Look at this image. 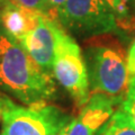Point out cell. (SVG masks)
<instances>
[{
	"label": "cell",
	"mask_w": 135,
	"mask_h": 135,
	"mask_svg": "<svg viewBox=\"0 0 135 135\" xmlns=\"http://www.w3.org/2000/svg\"><path fill=\"white\" fill-rule=\"evenodd\" d=\"M54 80L0 26V89L25 106L44 105L56 94Z\"/></svg>",
	"instance_id": "1"
},
{
	"label": "cell",
	"mask_w": 135,
	"mask_h": 135,
	"mask_svg": "<svg viewBox=\"0 0 135 135\" xmlns=\"http://www.w3.org/2000/svg\"><path fill=\"white\" fill-rule=\"evenodd\" d=\"M125 49L109 34L91 37L84 49L90 91L124 98L132 77Z\"/></svg>",
	"instance_id": "2"
},
{
	"label": "cell",
	"mask_w": 135,
	"mask_h": 135,
	"mask_svg": "<svg viewBox=\"0 0 135 135\" xmlns=\"http://www.w3.org/2000/svg\"><path fill=\"white\" fill-rule=\"evenodd\" d=\"M55 49L53 77L62 86L78 107H82L90 97L87 63L75 38L57 22L54 25Z\"/></svg>",
	"instance_id": "3"
},
{
	"label": "cell",
	"mask_w": 135,
	"mask_h": 135,
	"mask_svg": "<svg viewBox=\"0 0 135 135\" xmlns=\"http://www.w3.org/2000/svg\"><path fill=\"white\" fill-rule=\"evenodd\" d=\"M1 135H54L72 119L53 105L22 106L2 98Z\"/></svg>",
	"instance_id": "4"
},
{
	"label": "cell",
	"mask_w": 135,
	"mask_h": 135,
	"mask_svg": "<svg viewBox=\"0 0 135 135\" xmlns=\"http://www.w3.org/2000/svg\"><path fill=\"white\" fill-rule=\"evenodd\" d=\"M57 23L72 36L91 38L117 31L115 16L104 0H66Z\"/></svg>",
	"instance_id": "5"
},
{
	"label": "cell",
	"mask_w": 135,
	"mask_h": 135,
	"mask_svg": "<svg viewBox=\"0 0 135 135\" xmlns=\"http://www.w3.org/2000/svg\"><path fill=\"white\" fill-rule=\"evenodd\" d=\"M124 98L101 92H92L81 107L79 116L72 119L69 135H97L120 106Z\"/></svg>",
	"instance_id": "6"
},
{
	"label": "cell",
	"mask_w": 135,
	"mask_h": 135,
	"mask_svg": "<svg viewBox=\"0 0 135 135\" xmlns=\"http://www.w3.org/2000/svg\"><path fill=\"white\" fill-rule=\"evenodd\" d=\"M55 20L44 15L41 16L38 24L29 31L19 42L34 62L44 72L53 75V59L55 49Z\"/></svg>",
	"instance_id": "7"
},
{
	"label": "cell",
	"mask_w": 135,
	"mask_h": 135,
	"mask_svg": "<svg viewBox=\"0 0 135 135\" xmlns=\"http://www.w3.org/2000/svg\"><path fill=\"white\" fill-rule=\"evenodd\" d=\"M42 14L6 0L0 10V26L20 42L40 22Z\"/></svg>",
	"instance_id": "8"
},
{
	"label": "cell",
	"mask_w": 135,
	"mask_h": 135,
	"mask_svg": "<svg viewBox=\"0 0 135 135\" xmlns=\"http://www.w3.org/2000/svg\"><path fill=\"white\" fill-rule=\"evenodd\" d=\"M115 16L117 29L129 31L135 28V15L133 14L128 0H104Z\"/></svg>",
	"instance_id": "9"
},
{
	"label": "cell",
	"mask_w": 135,
	"mask_h": 135,
	"mask_svg": "<svg viewBox=\"0 0 135 135\" xmlns=\"http://www.w3.org/2000/svg\"><path fill=\"white\" fill-rule=\"evenodd\" d=\"M110 127L112 135H135V126L120 107L110 118Z\"/></svg>",
	"instance_id": "10"
},
{
	"label": "cell",
	"mask_w": 135,
	"mask_h": 135,
	"mask_svg": "<svg viewBox=\"0 0 135 135\" xmlns=\"http://www.w3.org/2000/svg\"><path fill=\"white\" fill-rule=\"evenodd\" d=\"M119 107L126 113L129 120L135 126V77L131 79L128 89L126 91L124 100Z\"/></svg>",
	"instance_id": "11"
},
{
	"label": "cell",
	"mask_w": 135,
	"mask_h": 135,
	"mask_svg": "<svg viewBox=\"0 0 135 135\" xmlns=\"http://www.w3.org/2000/svg\"><path fill=\"white\" fill-rule=\"evenodd\" d=\"M9 1H12L17 5H20L34 11H37L46 17H50V8L47 0H9Z\"/></svg>",
	"instance_id": "12"
},
{
	"label": "cell",
	"mask_w": 135,
	"mask_h": 135,
	"mask_svg": "<svg viewBox=\"0 0 135 135\" xmlns=\"http://www.w3.org/2000/svg\"><path fill=\"white\" fill-rule=\"evenodd\" d=\"M66 0H47L49 8H50V19L57 22V17L62 8L64 7Z\"/></svg>",
	"instance_id": "13"
},
{
	"label": "cell",
	"mask_w": 135,
	"mask_h": 135,
	"mask_svg": "<svg viewBox=\"0 0 135 135\" xmlns=\"http://www.w3.org/2000/svg\"><path fill=\"white\" fill-rule=\"evenodd\" d=\"M126 60H127V68L131 77H135V40L133 41L132 45L127 52L126 55Z\"/></svg>",
	"instance_id": "14"
},
{
	"label": "cell",
	"mask_w": 135,
	"mask_h": 135,
	"mask_svg": "<svg viewBox=\"0 0 135 135\" xmlns=\"http://www.w3.org/2000/svg\"><path fill=\"white\" fill-rule=\"evenodd\" d=\"M71 122H72V119H71L69 123H66L62 126V127L57 131V132L54 134V135H69V129H70V125H71Z\"/></svg>",
	"instance_id": "15"
},
{
	"label": "cell",
	"mask_w": 135,
	"mask_h": 135,
	"mask_svg": "<svg viewBox=\"0 0 135 135\" xmlns=\"http://www.w3.org/2000/svg\"><path fill=\"white\" fill-rule=\"evenodd\" d=\"M98 135H112V127H110V119L109 122L104 126L103 128L99 131V134Z\"/></svg>",
	"instance_id": "16"
},
{
	"label": "cell",
	"mask_w": 135,
	"mask_h": 135,
	"mask_svg": "<svg viewBox=\"0 0 135 135\" xmlns=\"http://www.w3.org/2000/svg\"><path fill=\"white\" fill-rule=\"evenodd\" d=\"M129 1V6H131V9H132L133 14L135 15V0H128Z\"/></svg>",
	"instance_id": "17"
},
{
	"label": "cell",
	"mask_w": 135,
	"mask_h": 135,
	"mask_svg": "<svg viewBox=\"0 0 135 135\" xmlns=\"http://www.w3.org/2000/svg\"><path fill=\"white\" fill-rule=\"evenodd\" d=\"M2 112H3V104H2V98H0V119L2 118Z\"/></svg>",
	"instance_id": "18"
}]
</instances>
